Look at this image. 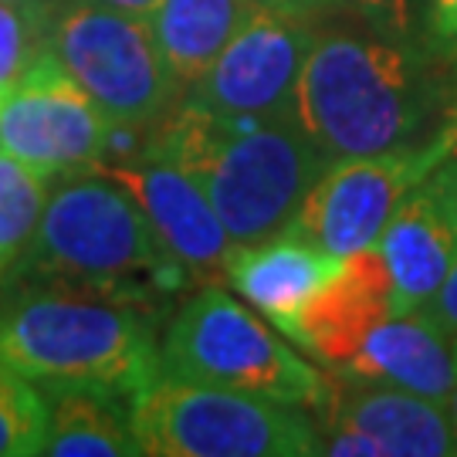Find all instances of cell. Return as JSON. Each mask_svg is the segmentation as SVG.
<instances>
[{
	"label": "cell",
	"instance_id": "6da1fadb",
	"mask_svg": "<svg viewBox=\"0 0 457 457\" xmlns=\"http://www.w3.org/2000/svg\"><path fill=\"white\" fill-rule=\"evenodd\" d=\"M430 51L336 7L319 17L292 96V115L328 163L417 146L441 129Z\"/></svg>",
	"mask_w": 457,
	"mask_h": 457
},
{
	"label": "cell",
	"instance_id": "7a4b0ae2",
	"mask_svg": "<svg viewBox=\"0 0 457 457\" xmlns=\"http://www.w3.org/2000/svg\"><path fill=\"white\" fill-rule=\"evenodd\" d=\"M136 156L170 160L190 173L224 220L234 247L281 234L328 166L292 109L213 115L187 102L149 132Z\"/></svg>",
	"mask_w": 457,
	"mask_h": 457
},
{
	"label": "cell",
	"instance_id": "3957f363",
	"mask_svg": "<svg viewBox=\"0 0 457 457\" xmlns=\"http://www.w3.org/2000/svg\"><path fill=\"white\" fill-rule=\"evenodd\" d=\"M0 281H41L153 312H163L196 285L129 190L98 170L65 173L51 183L34 237Z\"/></svg>",
	"mask_w": 457,
	"mask_h": 457
},
{
	"label": "cell",
	"instance_id": "277c9868",
	"mask_svg": "<svg viewBox=\"0 0 457 457\" xmlns=\"http://www.w3.org/2000/svg\"><path fill=\"white\" fill-rule=\"evenodd\" d=\"M0 362L41 390L136 400L156 376L160 312L41 281H0Z\"/></svg>",
	"mask_w": 457,
	"mask_h": 457
},
{
	"label": "cell",
	"instance_id": "5b68a950",
	"mask_svg": "<svg viewBox=\"0 0 457 457\" xmlns=\"http://www.w3.org/2000/svg\"><path fill=\"white\" fill-rule=\"evenodd\" d=\"M166 376L258 393L315 410L328 379L309 356L295 353L275 326H264L234 295L213 281L183 295L160 332Z\"/></svg>",
	"mask_w": 457,
	"mask_h": 457
},
{
	"label": "cell",
	"instance_id": "8992f818",
	"mask_svg": "<svg viewBox=\"0 0 457 457\" xmlns=\"http://www.w3.org/2000/svg\"><path fill=\"white\" fill-rule=\"evenodd\" d=\"M132 430L149 457H312L309 407L160 373L132 400Z\"/></svg>",
	"mask_w": 457,
	"mask_h": 457
},
{
	"label": "cell",
	"instance_id": "52a82bcc",
	"mask_svg": "<svg viewBox=\"0 0 457 457\" xmlns=\"http://www.w3.org/2000/svg\"><path fill=\"white\" fill-rule=\"evenodd\" d=\"M45 41L105 119L129 139L132 156L180 105L183 88L170 75L143 17L96 0H58L45 21Z\"/></svg>",
	"mask_w": 457,
	"mask_h": 457
},
{
	"label": "cell",
	"instance_id": "ba28073f",
	"mask_svg": "<svg viewBox=\"0 0 457 457\" xmlns=\"http://www.w3.org/2000/svg\"><path fill=\"white\" fill-rule=\"evenodd\" d=\"M0 149L48 180L132 156L129 139L51 48L34 58L0 102Z\"/></svg>",
	"mask_w": 457,
	"mask_h": 457
},
{
	"label": "cell",
	"instance_id": "9c48e42d",
	"mask_svg": "<svg viewBox=\"0 0 457 457\" xmlns=\"http://www.w3.org/2000/svg\"><path fill=\"white\" fill-rule=\"evenodd\" d=\"M447 156L444 122L427 143L328 163L288 220V234L349 258L376 247L400 200Z\"/></svg>",
	"mask_w": 457,
	"mask_h": 457
},
{
	"label": "cell",
	"instance_id": "30bf717a",
	"mask_svg": "<svg viewBox=\"0 0 457 457\" xmlns=\"http://www.w3.org/2000/svg\"><path fill=\"white\" fill-rule=\"evenodd\" d=\"M319 17L322 14L254 7L180 102L213 115H268L292 109Z\"/></svg>",
	"mask_w": 457,
	"mask_h": 457
},
{
	"label": "cell",
	"instance_id": "8fae6325",
	"mask_svg": "<svg viewBox=\"0 0 457 457\" xmlns=\"http://www.w3.org/2000/svg\"><path fill=\"white\" fill-rule=\"evenodd\" d=\"M393 281V315L427 309L457 262V163L444 156L413 183L376 241Z\"/></svg>",
	"mask_w": 457,
	"mask_h": 457
},
{
	"label": "cell",
	"instance_id": "7c38bea8",
	"mask_svg": "<svg viewBox=\"0 0 457 457\" xmlns=\"http://www.w3.org/2000/svg\"><path fill=\"white\" fill-rule=\"evenodd\" d=\"M96 170L129 190L153 230L160 234L163 247L187 268L194 281L207 285L224 278V264L234 251V241L190 173L156 156L109 160Z\"/></svg>",
	"mask_w": 457,
	"mask_h": 457
},
{
	"label": "cell",
	"instance_id": "4fadbf2b",
	"mask_svg": "<svg viewBox=\"0 0 457 457\" xmlns=\"http://www.w3.org/2000/svg\"><path fill=\"white\" fill-rule=\"evenodd\" d=\"M315 424L349 427L376 444L379 457H451L457 434L444 400L396 390L373 379L332 373L322 403L312 410Z\"/></svg>",
	"mask_w": 457,
	"mask_h": 457
},
{
	"label": "cell",
	"instance_id": "5bb4252c",
	"mask_svg": "<svg viewBox=\"0 0 457 457\" xmlns=\"http://www.w3.org/2000/svg\"><path fill=\"white\" fill-rule=\"evenodd\" d=\"M393 315V281L376 247L343 258V268L305 302L295 345L312 362L343 366L379 322Z\"/></svg>",
	"mask_w": 457,
	"mask_h": 457
},
{
	"label": "cell",
	"instance_id": "9a60e30c",
	"mask_svg": "<svg viewBox=\"0 0 457 457\" xmlns=\"http://www.w3.org/2000/svg\"><path fill=\"white\" fill-rule=\"evenodd\" d=\"M343 268L339 254H328L305 237L281 230L254 245H241L230 251L224 264V281L258 309L271 326L292 339L298 336V315L312 295Z\"/></svg>",
	"mask_w": 457,
	"mask_h": 457
},
{
	"label": "cell",
	"instance_id": "2e32d148",
	"mask_svg": "<svg viewBox=\"0 0 457 457\" xmlns=\"http://www.w3.org/2000/svg\"><path fill=\"white\" fill-rule=\"evenodd\" d=\"M454 343L457 336H451L430 309L390 315L332 373L373 379V383H386L396 390L420 393L447 403L457 383Z\"/></svg>",
	"mask_w": 457,
	"mask_h": 457
},
{
	"label": "cell",
	"instance_id": "e0dca14e",
	"mask_svg": "<svg viewBox=\"0 0 457 457\" xmlns=\"http://www.w3.org/2000/svg\"><path fill=\"white\" fill-rule=\"evenodd\" d=\"M247 0H160L149 14V31L170 75L187 88L213 65L237 28L251 17Z\"/></svg>",
	"mask_w": 457,
	"mask_h": 457
},
{
	"label": "cell",
	"instance_id": "ac0fdd59",
	"mask_svg": "<svg viewBox=\"0 0 457 457\" xmlns=\"http://www.w3.org/2000/svg\"><path fill=\"white\" fill-rule=\"evenodd\" d=\"M48 400V441L54 457H139L132 403L98 390H41Z\"/></svg>",
	"mask_w": 457,
	"mask_h": 457
},
{
	"label": "cell",
	"instance_id": "d6986e66",
	"mask_svg": "<svg viewBox=\"0 0 457 457\" xmlns=\"http://www.w3.org/2000/svg\"><path fill=\"white\" fill-rule=\"evenodd\" d=\"M48 177L0 149V278L24 254L51 194Z\"/></svg>",
	"mask_w": 457,
	"mask_h": 457
},
{
	"label": "cell",
	"instance_id": "ffe728a7",
	"mask_svg": "<svg viewBox=\"0 0 457 457\" xmlns=\"http://www.w3.org/2000/svg\"><path fill=\"white\" fill-rule=\"evenodd\" d=\"M48 400L28 376L0 362V457L45 454Z\"/></svg>",
	"mask_w": 457,
	"mask_h": 457
},
{
	"label": "cell",
	"instance_id": "44dd1931",
	"mask_svg": "<svg viewBox=\"0 0 457 457\" xmlns=\"http://www.w3.org/2000/svg\"><path fill=\"white\" fill-rule=\"evenodd\" d=\"M45 21L48 17H37L0 0V102L34 65V58L48 48Z\"/></svg>",
	"mask_w": 457,
	"mask_h": 457
},
{
	"label": "cell",
	"instance_id": "7402d4cb",
	"mask_svg": "<svg viewBox=\"0 0 457 457\" xmlns=\"http://www.w3.org/2000/svg\"><path fill=\"white\" fill-rule=\"evenodd\" d=\"M339 4L379 34L403 37V41H413L417 17L424 11V0H339Z\"/></svg>",
	"mask_w": 457,
	"mask_h": 457
},
{
	"label": "cell",
	"instance_id": "603a6c76",
	"mask_svg": "<svg viewBox=\"0 0 457 457\" xmlns=\"http://www.w3.org/2000/svg\"><path fill=\"white\" fill-rule=\"evenodd\" d=\"M424 48L457 68V0H424Z\"/></svg>",
	"mask_w": 457,
	"mask_h": 457
},
{
	"label": "cell",
	"instance_id": "cb8c5ba5",
	"mask_svg": "<svg viewBox=\"0 0 457 457\" xmlns=\"http://www.w3.org/2000/svg\"><path fill=\"white\" fill-rule=\"evenodd\" d=\"M427 309L441 319V326L447 328L451 336H457V262H454V268H451L447 281L441 285V292L434 295V302H430Z\"/></svg>",
	"mask_w": 457,
	"mask_h": 457
},
{
	"label": "cell",
	"instance_id": "d4e9b609",
	"mask_svg": "<svg viewBox=\"0 0 457 457\" xmlns=\"http://www.w3.org/2000/svg\"><path fill=\"white\" fill-rule=\"evenodd\" d=\"M247 4L262 11H292V14H328L343 7L339 0H247Z\"/></svg>",
	"mask_w": 457,
	"mask_h": 457
},
{
	"label": "cell",
	"instance_id": "484cf974",
	"mask_svg": "<svg viewBox=\"0 0 457 457\" xmlns=\"http://www.w3.org/2000/svg\"><path fill=\"white\" fill-rule=\"evenodd\" d=\"M96 4H105V7H112V11H122V14L149 21V14L156 11V4H160V0H96Z\"/></svg>",
	"mask_w": 457,
	"mask_h": 457
},
{
	"label": "cell",
	"instance_id": "4316f807",
	"mask_svg": "<svg viewBox=\"0 0 457 457\" xmlns=\"http://www.w3.org/2000/svg\"><path fill=\"white\" fill-rule=\"evenodd\" d=\"M444 139H447V160L457 163V102L444 112Z\"/></svg>",
	"mask_w": 457,
	"mask_h": 457
},
{
	"label": "cell",
	"instance_id": "83f0119b",
	"mask_svg": "<svg viewBox=\"0 0 457 457\" xmlns=\"http://www.w3.org/2000/svg\"><path fill=\"white\" fill-rule=\"evenodd\" d=\"M4 4H14V7H21V11H31V14H37V17H48L51 7H54L58 0H4Z\"/></svg>",
	"mask_w": 457,
	"mask_h": 457
},
{
	"label": "cell",
	"instance_id": "f1b7e54d",
	"mask_svg": "<svg viewBox=\"0 0 457 457\" xmlns=\"http://www.w3.org/2000/svg\"><path fill=\"white\" fill-rule=\"evenodd\" d=\"M457 349V343H454ZM447 410H451V420H454V434H457V383H454V390H451V396H447Z\"/></svg>",
	"mask_w": 457,
	"mask_h": 457
}]
</instances>
